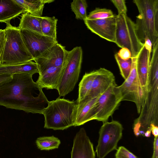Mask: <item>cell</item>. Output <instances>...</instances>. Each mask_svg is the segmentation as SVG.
I'll use <instances>...</instances> for the list:
<instances>
[{"instance_id": "1", "label": "cell", "mask_w": 158, "mask_h": 158, "mask_svg": "<svg viewBox=\"0 0 158 158\" xmlns=\"http://www.w3.org/2000/svg\"><path fill=\"white\" fill-rule=\"evenodd\" d=\"M32 74H14L0 85V106L27 113L42 114L49 101Z\"/></svg>"}, {"instance_id": "2", "label": "cell", "mask_w": 158, "mask_h": 158, "mask_svg": "<svg viewBox=\"0 0 158 158\" xmlns=\"http://www.w3.org/2000/svg\"><path fill=\"white\" fill-rule=\"evenodd\" d=\"M77 99L70 101L58 98L49 101L42 114L44 117V128L64 130L74 126Z\"/></svg>"}, {"instance_id": "3", "label": "cell", "mask_w": 158, "mask_h": 158, "mask_svg": "<svg viewBox=\"0 0 158 158\" xmlns=\"http://www.w3.org/2000/svg\"><path fill=\"white\" fill-rule=\"evenodd\" d=\"M139 14L135 23L138 35L144 43L148 38L152 46L158 41V0H134Z\"/></svg>"}, {"instance_id": "4", "label": "cell", "mask_w": 158, "mask_h": 158, "mask_svg": "<svg viewBox=\"0 0 158 158\" xmlns=\"http://www.w3.org/2000/svg\"><path fill=\"white\" fill-rule=\"evenodd\" d=\"M6 25L4 29L5 40L1 64H18L33 60L24 44L20 29L10 23Z\"/></svg>"}, {"instance_id": "5", "label": "cell", "mask_w": 158, "mask_h": 158, "mask_svg": "<svg viewBox=\"0 0 158 158\" xmlns=\"http://www.w3.org/2000/svg\"><path fill=\"white\" fill-rule=\"evenodd\" d=\"M83 57L80 46L66 52L63 72L57 91L60 96H64L73 89L80 73Z\"/></svg>"}, {"instance_id": "6", "label": "cell", "mask_w": 158, "mask_h": 158, "mask_svg": "<svg viewBox=\"0 0 158 158\" xmlns=\"http://www.w3.org/2000/svg\"><path fill=\"white\" fill-rule=\"evenodd\" d=\"M115 43L120 48H125L130 51L131 58L136 57L144 44L139 38L135 23L127 14L116 16Z\"/></svg>"}, {"instance_id": "7", "label": "cell", "mask_w": 158, "mask_h": 158, "mask_svg": "<svg viewBox=\"0 0 158 158\" xmlns=\"http://www.w3.org/2000/svg\"><path fill=\"white\" fill-rule=\"evenodd\" d=\"M123 129L122 125L117 121L103 123L99 131L98 143L96 148L98 158H104L111 152L117 150Z\"/></svg>"}, {"instance_id": "8", "label": "cell", "mask_w": 158, "mask_h": 158, "mask_svg": "<svg viewBox=\"0 0 158 158\" xmlns=\"http://www.w3.org/2000/svg\"><path fill=\"white\" fill-rule=\"evenodd\" d=\"M137 56L132 58V64L130 74L120 86H118L123 98V101L134 102L137 111L140 114L143 108L146 97L141 89L137 71Z\"/></svg>"}, {"instance_id": "9", "label": "cell", "mask_w": 158, "mask_h": 158, "mask_svg": "<svg viewBox=\"0 0 158 158\" xmlns=\"http://www.w3.org/2000/svg\"><path fill=\"white\" fill-rule=\"evenodd\" d=\"M122 99L121 91L115 83L98 97L95 104V120L103 123L108 121Z\"/></svg>"}, {"instance_id": "10", "label": "cell", "mask_w": 158, "mask_h": 158, "mask_svg": "<svg viewBox=\"0 0 158 158\" xmlns=\"http://www.w3.org/2000/svg\"><path fill=\"white\" fill-rule=\"evenodd\" d=\"M20 30L24 44L34 59L58 43L57 40L43 35L27 30Z\"/></svg>"}, {"instance_id": "11", "label": "cell", "mask_w": 158, "mask_h": 158, "mask_svg": "<svg viewBox=\"0 0 158 158\" xmlns=\"http://www.w3.org/2000/svg\"><path fill=\"white\" fill-rule=\"evenodd\" d=\"M152 47V43L149 39L148 38L145 39L143 46L137 56L138 76L140 87L146 98L149 90V66Z\"/></svg>"}, {"instance_id": "12", "label": "cell", "mask_w": 158, "mask_h": 158, "mask_svg": "<svg viewBox=\"0 0 158 158\" xmlns=\"http://www.w3.org/2000/svg\"><path fill=\"white\" fill-rule=\"evenodd\" d=\"M84 22L92 32L108 41L115 43L116 16L102 19H86Z\"/></svg>"}, {"instance_id": "13", "label": "cell", "mask_w": 158, "mask_h": 158, "mask_svg": "<svg viewBox=\"0 0 158 158\" xmlns=\"http://www.w3.org/2000/svg\"><path fill=\"white\" fill-rule=\"evenodd\" d=\"M66 51L65 47L58 42L33 60L38 67L53 66L63 67Z\"/></svg>"}, {"instance_id": "14", "label": "cell", "mask_w": 158, "mask_h": 158, "mask_svg": "<svg viewBox=\"0 0 158 158\" xmlns=\"http://www.w3.org/2000/svg\"><path fill=\"white\" fill-rule=\"evenodd\" d=\"M93 145L85 129L81 128L74 137L71 158H95Z\"/></svg>"}, {"instance_id": "15", "label": "cell", "mask_w": 158, "mask_h": 158, "mask_svg": "<svg viewBox=\"0 0 158 158\" xmlns=\"http://www.w3.org/2000/svg\"><path fill=\"white\" fill-rule=\"evenodd\" d=\"M39 77L36 82L43 88L57 90L63 72V67H38Z\"/></svg>"}, {"instance_id": "16", "label": "cell", "mask_w": 158, "mask_h": 158, "mask_svg": "<svg viewBox=\"0 0 158 158\" xmlns=\"http://www.w3.org/2000/svg\"><path fill=\"white\" fill-rule=\"evenodd\" d=\"M115 83V76L111 72L104 68H99L97 69L89 93L85 98L99 96Z\"/></svg>"}, {"instance_id": "17", "label": "cell", "mask_w": 158, "mask_h": 158, "mask_svg": "<svg viewBox=\"0 0 158 158\" xmlns=\"http://www.w3.org/2000/svg\"><path fill=\"white\" fill-rule=\"evenodd\" d=\"M98 97L86 98L78 102L74 126L81 125L89 121L95 120V103Z\"/></svg>"}, {"instance_id": "18", "label": "cell", "mask_w": 158, "mask_h": 158, "mask_svg": "<svg viewBox=\"0 0 158 158\" xmlns=\"http://www.w3.org/2000/svg\"><path fill=\"white\" fill-rule=\"evenodd\" d=\"M25 12V10L14 0H0V22L10 23L11 19Z\"/></svg>"}, {"instance_id": "19", "label": "cell", "mask_w": 158, "mask_h": 158, "mask_svg": "<svg viewBox=\"0 0 158 158\" xmlns=\"http://www.w3.org/2000/svg\"><path fill=\"white\" fill-rule=\"evenodd\" d=\"M38 72L37 64L31 61L18 64H0V75H13L22 73L33 75Z\"/></svg>"}, {"instance_id": "20", "label": "cell", "mask_w": 158, "mask_h": 158, "mask_svg": "<svg viewBox=\"0 0 158 158\" xmlns=\"http://www.w3.org/2000/svg\"><path fill=\"white\" fill-rule=\"evenodd\" d=\"M42 17L34 16L28 12L22 14L18 28L20 30H28L43 35L41 29V22Z\"/></svg>"}, {"instance_id": "21", "label": "cell", "mask_w": 158, "mask_h": 158, "mask_svg": "<svg viewBox=\"0 0 158 158\" xmlns=\"http://www.w3.org/2000/svg\"><path fill=\"white\" fill-rule=\"evenodd\" d=\"M26 10L35 16L41 17L44 5L54 1V0H14Z\"/></svg>"}, {"instance_id": "22", "label": "cell", "mask_w": 158, "mask_h": 158, "mask_svg": "<svg viewBox=\"0 0 158 158\" xmlns=\"http://www.w3.org/2000/svg\"><path fill=\"white\" fill-rule=\"evenodd\" d=\"M97 72V70L85 73L79 84L78 102L84 100L88 96L91 89L93 81Z\"/></svg>"}, {"instance_id": "23", "label": "cell", "mask_w": 158, "mask_h": 158, "mask_svg": "<svg viewBox=\"0 0 158 158\" xmlns=\"http://www.w3.org/2000/svg\"><path fill=\"white\" fill-rule=\"evenodd\" d=\"M57 19L54 16L42 17L41 22V29L43 35L57 40Z\"/></svg>"}, {"instance_id": "24", "label": "cell", "mask_w": 158, "mask_h": 158, "mask_svg": "<svg viewBox=\"0 0 158 158\" xmlns=\"http://www.w3.org/2000/svg\"><path fill=\"white\" fill-rule=\"evenodd\" d=\"M35 143L40 150H49L58 148L61 142L58 138L52 135L39 137L36 139Z\"/></svg>"}, {"instance_id": "25", "label": "cell", "mask_w": 158, "mask_h": 158, "mask_svg": "<svg viewBox=\"0 0 158 158\" xmlns=\"http://www.w3.org/2000/svg\"><path fill=\"white\" fill-rule=\"evenodd\" d=\"M87 4L85 0H73L71 3V9L75 15V18L77 19L84 21L87 19Z\"/></svg>"}, {"instance_id": "26", "label": "cell", "mask_w": 158, "mask_h": 158, "mask_svg": "<svg viewBox=\"0 0 158 158\" xmlns=\"http://www.w3.org/2000/svg\"><path fill=\"white\" fill-rule=\"evenodd\" d=\"M114 57L119 68L120 74L125 80L129 76L131 69L132 58L126 60H123L117 53L114 55Z\"/></svg>"}, {"instance_id": "27", "label": "cell", "mask_w": 158, "mask_h": 158, "mask_svg": "<svg viewBox=\"0 0 158 158\" xmlns=\"http://www.w3.org/2000/svg\"><path fill=\"white\" fill-rule=\"evenodd\" d=\"M114 16L112 11L106 8H96L87 16V19L89 20L102 19Z\"/></svg>"}, {"instance_id": "28", "label": "cell", "mask_w": 158, "mask_h": 158, "mask_svg": "<svg viewBox=\"0 0 158 158\" xmlns=\"http://www.w3.org/2000/svg\"><path fill=\"white\" fill-rule=\"evenodd\" d=\"M115 158H138L123 146L119 147L115 155Z\"/></svg>"}, {"instance_id": "29", "label": "cell", "mask_w": 158, "mask_h": 158, "mask_svg": "<svg viewBox=\"0 0 158 158\" xmlns=\"http://www.w3.org/2000/svg\"><path fill=\"white\" fill-rule=\"evenodd\" d=\"M111 2L117 8L118 15L127 14V9L125 0H111Z\"/></svg>"}, {"instance_id": "30", "label": "cell", "mask_w": 158, "mask_h": 158, "mask_svg": "<svg viewBox=\"0 0 158 158\" xmlns=\"http://www.w3.org/2000/svg\"><path fill=\"white\" fill-rule=\"evenodd\" d=\"M117 54L120 58L123 60H126L131 58L130 51L125 48H121Z\"/></svg>"}, {"instance_id": "31", "label": "cell", "mask_w": 158, "mask_h": 158, "mask_svg": "<svg viewBox=\"0 0 158 158\" xmlns=\"http://www.w3.org/2000/svg\"><path fill=\"white\" fill-rule=\"evenodd\" d=\"M5 40V30L1 29L0 31V64H1L0 59L4 49Z\"/></svg>"}, {"instance_id": "32", "label": "cell", "mask_w": 158, "mask_h": 158, "mask_svg": "<svg viewBox=\"0 0 158 158\" xmlns=\"http://www.w3.org/2000/svg\"><path fill=\"white\" fill-rule=\"evenodd\" d=\"M152 158H158V136L154 138Z\"/></svg>"}, {"instance_id": "33", "label": "cell", "mask_w": 158, "mask_h": 158, "mask_svg": "<svg viewBox=\"0 0 158 158\" xmlns=\"http://www.w3.org/2000/svg\"><path fill=\"white\" fill-rule=\"evenodd\" d=\"M12 75L3 74L0 75V85L12 78Z\"/></svg>"}, {"instance_id": "34", "label": "cell", "mask_w": 158, "mask_h": 158, "mask_svg": "<svg viewBox=\"0 0 158 158\" xmlns=\"http://www.w3.org/2000/svg\"><path fill=\"white\" fill-rule=\"evenodd\" d=\"M150 129L151 133L154 137L158 136V127L153 123H152L150 125Z\"/></svg>"}, {"instance_id": "35", "label": "cell", "mask_w": 158, "mask_h": 158, "mask_svg": "<svg viewBox=\"0 0 158 158\" xmlns=\"http://www.w3.org/2000/svg\"><path fill=\"white\" fill-rule=\"evenodd\" d=\"M1 29H0V31H1Z\"/></svg>"}]
</instances>
